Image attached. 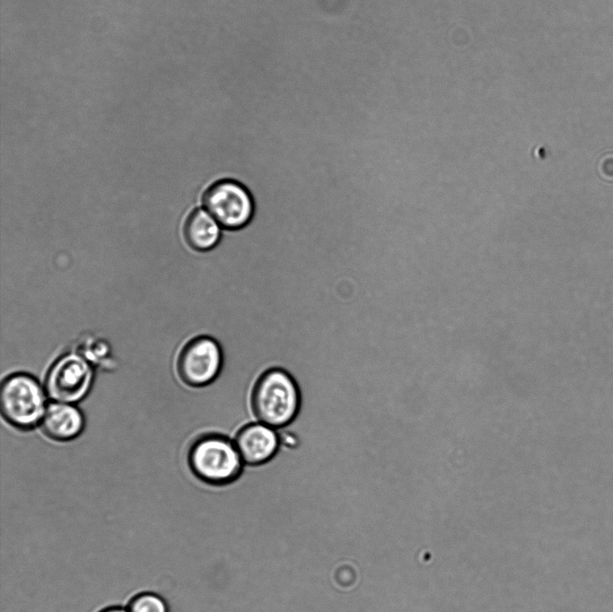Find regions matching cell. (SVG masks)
Masks as SVG:
<instances>
[{
	"label": "cell",
	"mask_w": 613,
	"mask_h": 612,
	"mask_svg": "<svg viewBox=\"0 0 613 612\" xmlns=\"http://www.w3.org/2000/svg\"><path fill=\"white\" fill-rule=\"evenodd\" d=\"M39 426L48 439L66 442L81 435L85 419L75 404L52 401L48 404Z\"/></svg>",
	"instance_id": "cell-8"
},
{
	"label": "cell",
	"mask_w": 613,
	"mask_h": 612,
	"mask_svg": "<svg viewBox=\"0 0 613 612\" xmlns=\"http://www.w3.org/2000/svg\"><path fill=\"white\" fill-rule=\"evenodd\" d=\"M203 203L220 226L227 230L242 228L253 215L250 194L232 179H221L212 184L204 194Z\"/></svg>",
	"instance_id": "cell-6"
},
{
	"label": "cell",
	"mask_w": 613,
	"mask_h": 612,
	"mask_svg": "<svg viewBox=\"0 0 613 612\" xmlns=\"http://www.w3.org/2000/svg\"><path fill=\"white\" fill-rule=\"evenodd\" d=\"M184 236L194 249L206 251L220 240L221 229L216 220L205 209L197 208L188 216L184 224Z\"/></svg>",
	"instance_id": "cell-9"
},
{
	"label": "cell",
	"mask_w": 613,
	"mask_h": 612,
	"mask_svg": "<svg viewBox=\"0 0 613 612\" xmlns=\"http://www.w3.org/2000/svg\"><path fill=\"white\" fill-rule=\"evenodd\" d=\"M300 404L295 380L282 369L268 370L256 384L252 407L258 422L276 429L284 427L295 418Z\"/></svg>",
	"instance_id": "cell-1"
},
{
	"label": "cell",
	"mask_w": 613,
	"mask_h": 612,
	"mask_svg": "<svg viewBox=\"0 0 613 612\" xmlns=\"http://www.w3.org/2000/svg\"><path fill=\"white\" fill-rule=\"evenodd\" d=\"M128 612H169L167 603L153 592H142L133 597L127 607Z\"/></svg>",
	"instance_id": "cell-11"
},
{
	"label": "cell",
	"mask_w": 613,
	"mask_h": 612,
	"mask_svg": "<svg viewBox=\"0 0 613 612\" xmlns=\"http://www.w3.org/2000/svg\"><path fill=\"white\" fill-rule=\"evenodd\" d=\"M233 442L245 464L259 465L276 455L280 440L276 428L257 422L242 428Z\"/></svg>",
	"instance_id": "cell-7"
},
{
	"label": "cell",
	"mask_w": 613,
	"mask_h": 612,
	"mask_svg": "<svg viewBox=\"0 0 613 612\" xmlns=\"http://www.w3.org/2000/svg\"><path fill=\"white\" fill-rule=\"evenodd\" d=\"M99 612H128L127 609H125L121 607H109L106 608Z\"/></svg>",
	"instance_id": "cell-12"
},
{
	"label": "cell",
	"mask_w": 613,
	"mask_h": 612,
	"mask_svg": "<svg viewBox=\"0 0 613 612\" xmlns=\"http://www.w3.org/2000/svg\"><path fill=\"white\" fill-rule=\"evenodd\" d=\"M223 367V352L215 339L198 336L184 342L175 369L187 388H202L212 383Z\"/></svg>",
	"instance_id": "cell-5"
},
{
	"label": "cell",
	"mask_w": 613,
	"mask_h": 612,
	"mask_svg": "<svg viewBox=\"0 0 613 612\" xmlns=\"http://www.w3.org/2000/svg\"><path fill=\"white\" fill-rule=\"evenodd\" d=\"M46 398L44 386L34 376L21 372L9 374L1 383V415L17 430H32L43 418Z\"/></svg>",
	"instance_id": "cell-2"
},
{
	"label": "cell",
	"mask_w": 613,
	"mask_h": 612,
	"mask_svg": "<svg viewBox=\"0 0 613 612\" xmlns=\"http://www.w3.org/2000/svg\"><path fill=\"white\" fill-rule=\"evenodd\" d=\"M186 461L198 479L210 484L234 480L245 464L233 441L215 434L197 439L188 448Z\"/></svg>",
	"instance_id": "cell-3"
},
{
	"label": "cell",
	"mask_w": 613,
	"mask_h": 612,
	"mask_svg": "<svg viewBox=\"0 0 613 612\" xmlns=\"http://www.w3.org/2000/svg\"><path fill=\"white\" fill-rule=\"evenodd\" d=\"M76 352L83 355L94 367L95 365L109 366L111 352L107 342L93 337H87L78 345Z\"/></svg>",
	"instance_id": "cell-10"
},
{
	"label": "cell",
	"mask_w": 613,
	"mask_h": 612,
	"mask_svg": "<svg viewBox=\"0 0 613 612\" xmlns=\"http://www.w3.org/2000/svg\"><path fill=\"white\" fill-rule=\"evenodd\" d=\"M94 368L76 351L61 354L46 373L47 396L57 402L76 404L82 401L93 385Z\"/></svg>",
	"instance_id": "cell-4"
}]
</instances>
